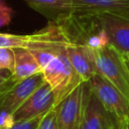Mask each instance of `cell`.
I'll use <instances>...</instances> for the list:
<instances>
[{"mask_svg":"<svg viewBox=\"0 0 129 129\" xmlns=\"http://www.w3.org/2000/svg\"><path fill=\"white\" fill-rule=\"evenodd\" d=\"M71 43L63 27L50 22L39 31L32 34H12L0 32V47L24 48L33 50H60Z\"/></svg>","mask_w":129,"mask_h":129,"instance_id":"1","label":"cell"},{"mask_svg":"<svg viewBox=\"0 0 129 129\" xmlns=\"http://www.w3.org/2000/svg\"><path fill=\"white\" fill-rule=\"evenodd\" d=\"M42 74L54 94L55 106L84 83L71 63L66 48L42 70Z\"/></svg>","mask_w":129,"mask_h":129,"instance_id":"2","label":"cell"},{"mask_svg":"<svg viewBox=\"0 0 129 129\" xmlns=\"http://www.w3.org/2000/svg\"><path fill=\"white\" fill-rule=\"evenodd\" d=\"M97 74L114 85L129 101V69L126 58L112 45L93 50Z\"/></svg>","mask_w":129,"mask_h":129,"instance_id":"3","label":"cell"},{"mask_svg":"<svg viewBox=\"0 0 129 129\" xmlns=\"http://www.w3.org/2000/svg\"><path fill=\"white\" fill-rule=\"evenodd\" d=\"M88 83L92 92L118 124L129 121V101L114 85L100 74L93 76Z\"/></svg>","mask_w":129,"mask_h":129,"instance_id":"4","label":"cell"},{"mask_svg":"<svg viewBox=\"0 0 129 129\" xmlns=\"http://www.w3.org/2000/svg\"><path fill=\"white\" fill-rule=\"evenodd\" d=\"M117 120L106 111L89 83L85 82L84 105L80 129H118Z\"/></svg>","mask_w":129,"mask_h":129,"instance_id":"5","label":"cell"},{"mask_svg":"<svg viewBox=\"0 0 129 129\" xmlns=\"http://www.w3.org/2000/svg\"><path fill=\"white\" fill-rule=\"evenodd\" d=\"M84 93L85 82L54 107L57 129H80L84 105Z\"/></svg>","mask_w":129,"mask_h":129,"instance_id":"6","label":"cell"},{"mask_svg":"<svg viewBox=\"0 0 129 129\" xmlns=\"http://www.w3.org/2000/svg\"><path fill=\"white\" fill-rule=\"evenodd\" d=\"M44 83L42 73L16 83L0 98V113L13 114Z\"/></svg>","mask_w":129,"mask_h":129,"instance_id":"7","label":"cell"},{"mask_svg":"<svg viewBox=\"0 0 129 129\" xmlns=\"http://www.w3.org/2000/svg\"><path fill=\"white\" fill-rule=\"evenodd\" d=\"M106 32L109 43L124 56L129 54V18L114 14L95 16Z\"/></svg>","mask_w":129,"mask_h":129,"instance_id":"8","label":"cell"},{"mask_svg":"<svg viewBox=\"0 0 129 129\" xmlns=\"http://www.w3.org/2000/svg\"><path fill=\"white\" fill-rule=\"evenodd\" d=\"M55 107V98L50 86L45 82L14 113L15 122L29 120L45 114Z\"/></svg>","mask_w":129,"mask_h":129,"instance_id":"9","label":"cell"},{"mask_svg":"<svg viewBox=\"0 0 129 129\" xmlns=\"http://www.w3.org/2000/svg\"><path fill=\"white\" fill-rule=\"evenodd\" d=\"M72 2L76 15L114 14L129 18V0H72Z\"/></svg>","mask_w":129,"mask_h":129,"instance_id":"10","label":"cell"},{"mask_svg":"<svg viewBox=\"0 0 129 129\" xmlns=\"http://www.w3.org/2000/svg\"><path fill=\"white\" fill-rule=\"evenodd\" d=\"M50 22L62 23L74 16L75 7L72 0H23Z\"/></svg>","mask_w":129,"mask_h":129,"instance_id":"11","label":"cell"},{"mask_svg":"<svg viewBox=\"0 0 129 129\" xmlns=\"http://www.w3.org/2000/svg\"><path fill=\"white\" fill-rule=\"evenodd\" d=\"M69 59L83 82H89L97 74L93 50L82 43L71 42L66 47Z\"/></svg>","mask_w":129,"mask_h":129,"instance_id":"12","label":"cell"},{"mask_svg":"<svg viewBox=\"0 0 129 129\" xmlns=\"http://www.w3.org/2000/svg\"><path fill=\"white\" fill-rule=\"evenodd\" d=\"M14 69L12 71V76L18 82L42 73V69L30 50L14 48Z\"/></svg>","mask_w":129,"mask_h":129,"instance_id":"13","label":"cell"},{"mask_svg":"<svg viewBox=\"0 0 129 129\" xmlns=\"http://www.w3.org/2000/svg\"><path fill=\"white\" fill-rule=\"evenodd\" d=\"M14 49L0 47V70H7L12 73L14 69Z\"/></svg>","mask_w":129,"mask_h":129,"instance_id":"14","label":"cell"},{"mask_svg":"<svg viewBox=\"0 0 129 129\" xmlns=\"http://www.w3.org/2000/svg\"><path fill=\"white\" fill-rule=\"evenodd\" d=\"M66 48V47H64ZM63 49V48H62ZM61 50V49H60ZM60 50H33L31 51L32 54L34 55L35 59L37 60L38 64L40 66V68L43 70L55 56L56 54L60 51Z\"/></svg>","mask_w":129,"mask_h":129,"instance_id":"15","label":"cell"},{"mask_svg":"<svg viewBox=\"0 0 129 129\" xmlns=\"http://www.w3.org/2000/svg\"><path fill=\"white\" fill-rule=\"evenodd\" d=\"M12 16L13 9L4 0H0V28L8 26L12 20Z\"/></svg>","mask_w":129,"mask_h":129,"instance_id":"16","label":"cell"},{"mask_svg":"<svg viewBox=\"0 0 129 129\" xmlns=\"http://www.w3.org/2000/svg\"><path fill=\"white\" fill-rule=\"evenodd\" d=\"M45 114L39 115V116L34 117L32 119H29V120H23V121L15 122V124L8 129H38L39 124H40V122H41V120Z\"/></svg>","mask_w":129,"mask_h":129,"instance_id":"17","label":"cell"},{"mask_svg":"<svg viewBox=\"0 0 129 129\" xmlns=\"http://www.w3.org/2000/svg\"><path fill=\"white\" fill-rule=\"evenodd\" d=\"M38 129H57V124H56V112L55 109H51L48 111L44 117L42 118Z\"/></svg>","mask_w":129,"mask_h":129,"instance_id":"18","label":"cell"},{"mask_svg":"<svg viewBox=\"0 0 129 129\" xmlns=\"http://www.w3.org/2000/svg\"><path fill=\"white\" fill-rule=\"evenodd\" d=\"M15 124L13 114L0 113V127L1 129H8Z\"/></svg>","mask_w":129,"mask_h":129,"instance_id":"19","label":"cell"},{"mask_svg":"<svg viewBox=\"0 0 129 129\" xmlns=\"http://www.w3.org/2000/svg\"><path fill=\"white\" fill-rule=\"evenodd\" d=\"M118 129H129V121H126L124 123L119 124Z\"/></svg>","mask_w":129,"mask_h":129,"instance_id":"20","label":"cell"},{"mask_svg":"<svg viewBox=\"0 0 129 129\" xmlns=\"http://www.w3.org/2000/svg\"><path fill=\"white\" fill-rule=\"evenodd\" d=\"M126 58V57H125ZM126 62H127V66H128V69H129V59H127L126 58Z\"/></svg>","mask_w":129,"mask_h":129,"instance_id":"21","label":"cell"},{"mask_svg":"<svg viewBox=\"0 0 129 129\" xmlns=\"http://www.w3.org/2000/svg\"><path fill=\"white\" fill-rule=\"evenodd\" d=\"M125 57H126V58H127V59H129V54H128V55H126V56H125Z\"/></svg>","mask_w":129,"mask_h":129,"instance_id":"22","label":"cell"},{"mask_svg":"<svg viewBox=\"0 0 129 129\" xmlns=\"http://www.w3.org/2000/svg\"><path fill=\"white\" fill-rule=\"evenodd\" d=\"M0 129H1V127H0Z\"/></svg>","mask_w":129,"mask_h":129,"instance_id":"23","label":"cell"}]
</instances>
